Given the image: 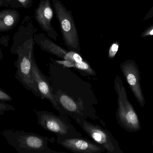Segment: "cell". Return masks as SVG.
<instances>
[{
	"mask_svg": "<svg viewBox=\"0 0 153 153\" xmlns=\"http://www.w3.org/2000/svg\"><path fill=\"white\" fill-rule=\"evenodd\" d=\"M16 110L15 107L6 102H0V116H3L6 111Z\"/></svg>",
	"mask_w": 153,
	"mask_h": 153,
	"instance_id": "cell-17",
	"label": "cell"
},
{
	"mask_svg": "<svg viewBox=\"0 0 153 153\" xmlns=\"http://www.w3.org/2000/svg\"><path fill=\"white\" fill-rule=\"evenodd\" d=\"M0 48H1V47H0Z\"/></svg>",
	"mask_w": 153,
	"mask_h": 153,
	"instance_id": "cell-26",
	"label": "cell"
},
{
	"mask_svg": "<svg viewBox=\"0 0 153 153\" xmlns=\"http://www.w3.org/2000/svg\"><path fill=\"white\" fill-rule=\"evenodd\" d=\"M10 37L9 35L0 37V45L4 46L5 47H7L9 45V42L10 41Z\"/></svg>",
	"mask_w": 153,
	"mask_h": 153,
	"instance_id": "cell-21",
	"label": "cell"
},
{
	"mask_svg": "<svg viewBox=\"0 0 153 153\" xmlns=\"http://www.w3.org/2000/svg\"><path fill=\"white\" fill-rule=\"evenodd\" d=\"M3 54L2 52L1 49L0 48V60H1L3 58Z\"/></svg>",
	"mask_w": 153,
	"mask_h": 153,
	"instance_id": "cell-24",
	"label": "cell"
},
{
	"mask_svg": "<svg viewBox=\"0 0 153 153\" xmlns=\"http://www.w3.org/2000/svg\"><path fill=\"white\" fill-rule=\"evenodd\" d=\"M114 89L117 96L116 117L118 124L128 133H137L142 129L141 122L133 105L128 100L126 90L120 77L117 75Z\"/></svg>",
	"mask_w": 153,
	"mask_h": 153,
	"instance_id": "cell-4",
	"label": "cell"
},
{
	"mask_svg": "<svg viewBox=\"0 0 153 153\" xmlns=\"http://www.w3.org/2000/svg\"><path fill=\"white\" fill-rule=\"evenodd\" d=\"M20 14L15 9H7L0 10V32L11 30L17 25Z\"/></svg>",
	"mask_w": 153,
	"mask_h": 153,
	"instance_id": "cell-13",
	"label": "cell"
},
{
	"mask_svg": "<svg viewBox=\"0 0 153 153\" xmlns=\"http://www.w3.org/2000/svg\"><path fill=\"white\" fill-rule=\"evenodd\" d=\"M119 48V43L118 42H115L111 44L109 49L108 52V58L112 59L115 57L118 51Z\"/></svg>",
	"mask_w": 153,
	"mask_h": 153,
	"instance_id": "cell-16",
	"label": "cell"
},
{
	"mask_svg": "<svg viewBox=\"0 0 153 153\" xmlns=\"http://www.w3.org/2000/svg\"><path fill=\"white\" fill-rule=\"evenodd\" d=\"M5 2L9 4L11 7L13 9L22 8V6L19 3L18 0H3Z\"/></svg>",
	"mask_w": 153,
	"mask_h": 153,
	"instance_id": "cell-20",
	"label": "cell"
},
{
	"mask_svg": "<svg viewBox=\"0 0 153 153\" xmlns=\"http://www.w3.org/2000/svg\"><path fill=\"white\" fill-rule=\"evenodd\" d=\"M153 36V24L147 28L142 34V37H146L149 36Z\"/></svg>",
	"mask_w": 153,
	"mask_h": 153,
	"instance_id": "cell-22",
	"label": "cell"
},
{
	"mask_svg": "<svg viewBox=\"0 0 153 153\" xmlns=\"http://www.w3.org/2000/svg\"><path fill=\"white\" fill-rule=\"evenodd\" d=\"M13 99L11 96L3 89L0 87V101L2 102H10L12 101Z\"/></svg>",
	"mask_w": 153,
	"mask_h": 153,
	"instance_id": "cell-18",
	"label": "cell"
},
{
	"mask_svg": "<svg viewBox=\"0 0 153 153\" xmlns=\"http://www.w3.org/2000/svg\"><path fill=\"white\" fill-rule=\"evenodd\" d=\"M53 17V10L51 0H40L35 10V19L42 30L46 32L48 37L56 40L58 35L52 25Z\"/></svg>",
	"mask_w": 153,
	"mask_h": 153,
	"instance_id": "cell-11",
	"label": "cell"
},
{
	"mask_svg": "<svg viewBox=\"0 0 153 153\" xmlns=\"http://www.w3.org/2000/svg\"><path fill=\"white\" fill-rule=\"evenodd\" d=\"M74 69L78 71L82 75L84 76H93L96 75V73L87 61L84 60L82 62L74 63Z\"/></svg>",
	"mask_w": 153,
	"mask_h": 153,
	"instance_id": "cell-14",
	"label": "cell"
},
{
	"mask_svg": "<svg viewBox=\"0 0 153 153\" xmlns=\"http://www.w3.org/2000/svg\"><path fill=\"white\" fill-rule=\"evenodd\" d=\"M52 1L65 45L70 51L80 54V40L72 12L68 10L60 0H52Z\"/></svg>",
	"mask_w": 153,
	"mask_h": 153,
	"instance_id": "cell-6",
	"label": "cell"
},
{
	"mask_svg": "<svg viewBox=\"0 0 153 153\" xmlns=\"http://www.w3.org/2000/svg\"><path fill=\"white\" fill-rule=\"evenodd\" d=\"M34 0H18L19 3L25 9H29L32 6Z\"/></svg>",
	"mask_w": 153,
	"mask_h": 153,
	"instance_id": "cell-19",
	"label": "cell"
},
{
	"mask_svg": "<svg viewBox=\"0 0 153 153\" xmlns=\"http://www.w3.org/2000/svg\"><path fill=\"white\" fill-rule=\"evenodd\" d=\"M32 75L39 91L41 96L40 98L42 99H47L52 104L53 107L60 114L61 110L52 93L51 86L48 76L45 75L40 70L36 63L35 58L32 61Z\"/></svg>",
	"mask_w": 153,
	"mask_h": 153,
	"instance_id": "cell-12",
	"label": "cell"
},
{
	"mask_svg": "<svg viewBox=\"0 0 153 153\" xmlns=\"http://www.w3.org/2000/svg\"><path fill=\"white\" fill-rule=\"evenodd\" d=\"M37 123L44 129L63 138L82 137V134L72 125L67 115H56L46 110H34Z\"/></svg>",
	"mask_w": 153,
	"mask_h": 153,
	"instance_id": "cell-5",
	"label": "cell"
},
{
	"mask_svg": "<svg viewBox=\"0 0 153 153\" xmlns=\"http://www.w3.org/2000/svg\"><path fill=\"white\" fill-rule=\"evenodd\" d=\"M10 5L9 4L7 3L5 1L3 0H0V7H9Z\"/></svg>",
	"mask_w": 153,
	"mask_h": 153,
	"instance_id": "cell-23",
	"label": "cell"
},
{
	"mask_svg": "<svg viewBox=\"0 0 153 153\" xmlns=\"http://www.w3.org/2000/svg\"><path fill=\"white\" fill-rule=\"evenodd\" d=\"M38 30L31 18L26 15L13 38L10 52L17 55L14 64L17 68L15 78L28 90L35 96L41 97L36 84L32 75V61L35 58L34 35Z\"/></svg>",
	"mask_w": 153,
	"mask_h": 153,
	"instance_id": "cell-2",
	"label": "cell"
},
{
	"mask_svg": "<svg viewBox=\"0 0 153 153\" xmlns=\"http://www.w3.org/2000/svg\"><path fill=\"white\" fill-rule=\"evenodd\" d=\"M152 145L153 146V136L152 140Z\"/></svg>",
	"mask_w": 153,
	"mask_h": 153,
	"instance_id": "cell-25",
	"label": "cell"
},
{
	"mask_svg": "<svg viewBox=\"0 0 153 153\" xmlns=\"http://www.w3.org/2000/svg\"><path fill=\"white\" fill-rule=\"evenodd\" d=\"M120 67L136 99L143 107L146 100L141 87V72L137 64L132 59H127L121 63Z\"/></svg>",
	"mask_w": 153,
	"mask_h": 153,
	"instance_id": "cell-8",
	"label": "cell"
},
{
	"mask_svg": "<svg viewBox=\"0 0 153 153\" xmlns=\"http://www.w3.org/2000/svg\"><path fill=\"white\" fill-rule=\"evenodd\" d=\"M75 121L94 143L103 147L107 153H124L118 142L108 129L85 119H78Z\"/></svg>",
	"mask_w": 153,
	"mask_h": 153,
	"instance_id": "cell-7",
	"label": "cell"
},
{
	"mask_svg": "<svg viewBox=\"0 0 153 153\" xmlns=\"http://www.w3.org/2000/svg\"><path fill=\"white\" fill-rule=\"evenodd\" d=\"M56 142L66 150L74 153H102L106 150L96 143L80 137L63 138L57 137Z\"/></svg>",
	"mask_w": 153,
	"mask_h": 153,
	"instance_id": "cell-10",
	"label": "cell"
},
{
	"mask_svg": "<svg viewBox=\"0 0 153 153\" xmlns=\"http://www.w3.org/2000/svg\"><path fill=\"white\" fill-rule=\"evenodd\" d=\"M48 73L52 93L61 110L60 114L75 120L81 118L98 120L105 126L94 108L98 100L90 83L70 68L51 62L48 64Z\"/></svg>",
	"mask_w": 153,
	"mask_h": 153,
	"instance_id": "cell-1",
	"label": "cell"
},
{
	"mask_svg": "<svg viewBox=\"0 0 153 153\" xmlns=\"http://www.w3.org/2000/svg\"><path fill=\"white\" fill-rule=\"evenodd\" d=\"M34 38L35 43L41 49L59 58L77 63L84 60L79 53L75 51H67L53 42L45 33H36Z\"/></svg>",
	"mask_w": 153,
	"mask_h": 153,
	"instance_id": "cell-9",
	"label": "cell"
},
{
	"mask_svg": "<svg viewBox=\"0 0 153 153\" xmlns=\"http://www.w3.org/2000/svg\"><path fill=\"white\" fill-rule=\"evenodd\" d=\"M1 135L19 153H61L49 148L48 143L51 139L48 137L13 128H6Z\"/></svg>",
	"mask_w": 153,
	"mask_h": 153,
	"instance_id": "cell-3",
	"label": "cell"
},
{
	"mask_svg": "<svg viewBox=\"0 0 153 153\" xmlns=\"http://www.w3.org/2000/svg\"><path fill=\"white\" fill-rule=\"evenodd\" d=\"M50 60L51 63L63 67L74 68V66H75V65H74L75 62L69 61V60H64V59H62V60H58L54 59L52 58H50Z\"/></svg>",
	"mask_w": 153,
	"mask_h": 153,
	"instance_id": "cell-15",
	"label": "cell"
}]
</instances>
